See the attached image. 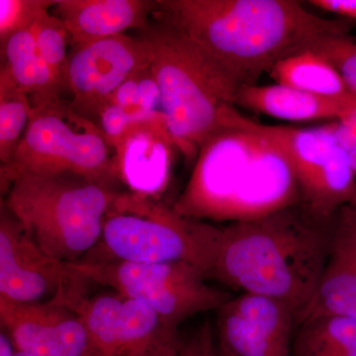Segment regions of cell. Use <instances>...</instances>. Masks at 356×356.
<instances>
[{
	"label": "cell",
	"mask_w": 356,
	"mask_h": 356,
	"mask_svg": "<svg viewBox=\"0 0 356 356\" xmlns=\"http://www.w3.org/2000/svg\"><path fill=\"white\" fill-rule=\"evenodd\" d=\"M268 74L276 84L312 95L330 97L353 95L331 63L310 50L280 60Z\"/></svg>",
	"instance_id": "d6986e66"
},
{
	"label": "cell",
	"mask_w": 356,
	"mask_h": 356,
	"mask_svg": "<svg viewBox=\"0 0 356 356\" xmlns=\"http://www.w3.org/2000/svg\"><path fill=\"white\" fill-rule=\"evenodd\" d=\"M298 204V184L284 149L235 107L201 145L172 207L197 221L232 224Z\"/></svg>",
	"instance_id": "7a4b0ae2"
},
{
	"label": "cell",
	"mask_w": 356,
	"mask_h": 356,
	"mask_svg": "<svg viewBox=\"0 0 356 356\" xmlns=\"http://www.w3.org/2000/svg\"><path fill=\"white\" fill-rule=\"evenodd\" d=\"M175 149L165 117L132 124L114 145L117 181L127 191L159 199L170 180Z\"/></svg>",
	"instance_id": "5bb4252c"
},
{
	"label": "cell",
	"mask_w": 356,
	"mask_h": 356,
	"mask_svg": "<svg viewBox=\"0 0 356 356\" xmlns=\"http://www.w3.org/2000/svg\"><path fill=\"white\" fill-rule=\"evenodd\" d=\"M215 312V355L292 356L298 317L283 302L241 293Z\"/></svg>",
	"instance_id": "7c38bea8"
},
{
	"label": "cell",
	"mask_w": 356,
	"mask_h": 356,
	"mask_svg": "<svg viewBox=\"0 0 356 356\" xmlns=\"http://www.w3.org/2000/svg\"><path fill=\"white\" fill-rule=\"evenodd\" d=\"M346 149L348 152V156H350L351 165H353L356 175V143L350 147H346Z\"/></svg>",
	"instance_id": "1f68e13d"
},
{
	"label": "cell",
	"mask_w": 356,
	"mask_h": 356,
	"mask_svg": "<svg viewBox=\"0 0 356 356\" xmlns=\"http://www.w3.org/2000/svg\"><path fill=\"white\" fill-rule=\"evenodd\" d=\"M90 285L70 264L44 254L1 205L0 297L19 303H63Z\"/></svg>",
	"instance_id": "30bf717a"
},
{
	"label": "cell",
	"mask_w": 356,
	"mask_h": 356,
	"mask_svg": "<svg viewBox=\"0 0 356 356\" xmlns=\"http://www.w3.org/2000/svg\"><path fill=\"white\" fill-rule=\"evenodd\" d=\"M55 0H0V47L16 33L33 27Z\"/></svg>",
	"instance_id": "d4e9b609"
},
{
	"label": "cell",
	"mask_w": 356,
	"mask_h": 356,
	"mask_svg": "<svg viewBox=\"0 0 356 356\" xmlns=\"http://www.w3.org/2000/svg\"><path fill=\"white\" fill-rule=\"evenodd\" d=\"M40 55L51 70L58 84L67 91L65 77L69 65V46L72 41L62 21L51 13L42 14L32 28Z\"/></svg>",
	"instance_id": "603a6c76"
},
{
	"label": "cell",
	"mask_w": 356,
	"mask_h": 356,
	"mask_svg": "<svg viewBox=\"0 0 356 356\" xmlns=\"http://www.w3.org/2000/svg\"><path fill=\"white\" fill-rule=\"evenodd\" d=\"M334 219L316 216L298 204L221 227L208 280L283 302L299 322L322 277Z\"/></svg>",
	"instance_id": "3957f363"
},
{
	"label": "cell",
	"mask_w": 356,
	"mask_h": 356,
	"mask_svg": "<svg viewBox=\"0 0 356 356\" xmlns=\"http://www.w3.org/2000/svg\"><path fill=\"white\" fill-rule=\"evenodd\" d=\"M337 221L348 236L356 266V203L348 204L339 209L337 213Z\"/></svg>",
	"instance_id": "4316f807"
},
{
	"label": "cell",
	"mask_w": 356,
	"mask_h": 356,
	"mask_svg": "<svg viewBox=\"0 0 356 356\" xmlns=\"http://www.w3.org/2000/svg\"><path fill=\"white\" fill-rule=\"evenodd\" d=\"M33 109L27 97L3 70H0V166L13 159L24 137Z\"/></svg>",
	"instance_id": "7402d4cb"
},
{
	"label": "cell",
	"mask_w": 356,
	"mask_h": 356,
	"mask_svg": "<svg viewBox=\"0 0 356 356\" xmlns=\"http://www.w3.org/2000/svg\"><path fill=\"white\" fill-rule=\"evenodd\" d=\"M180 356H195L191 337L187 339H184V348H182L181 355H180Z\"/></svg>",
	"instance_id": "4dcf8cb0"
},
{
	"label": "cell",
	"mask_w": 356,
	"mask_h": 356,
	"mask_svg": "<svg viewBox=\"0 0 356 356\" xmlns=\"http://www.w3.org/2000/svg\"><path fill=\"white\" fill-rule=\"evenodd\" d=\"M236 106L288 121L339 118L356 106V95L330 97L287 86H245L238 90Z\"/></svg>",
	"instance_id": "2e32d148"
},
{
	"label": "cell",
	"mask_w": 356,
	"mask_h": 356,
	"mask_svg": "<svg viewBox=\"0 0 356 356\" xmlns=\"http://www.w3.org/2000/svg\"><path fill=\"white\" fill-rule=\"evenodd\" d=\"M259 125L286 153L303 207L331 219L343 206L356 203V175L337 139L334 122L305 129Z\"/></svg>",
	"instance_id": "9c48e42d"
},
{
	"label": "cell",
	"mask_w": 356,
	"mask_h": 356,
	"mask_svg": "<svg viewBox=\"0 0 356 356\" xmlns=\"http://www.w3.org/2000/svg\"><path fill=\"white\" fill-rule=\"evenodd\" d=\"M310 6L343 16L346 19L356 21V0H310Z\"/></svg>",
	"instance_id": "484cf974"
},
{
	"label": "cell",
	"mask_w": 356,
	"mask_h": 356,
	"mask_svg": "<svg viewBox=\"0 0 356 356\" xmlns=\"http://www.w3.org/2000/svg\"><path fill=\"white\" fill-rule=\"evenodd\" d=\"M156 8L152 0H55L51 13L69 32L72 46L145 31Z\"/></svg>",
	"instance_id": "9a60e30c"
},
{
	"label": "cell",
	"mask_w": 356,
	"mask_h": 356,
	"mask_svg": "<svg viewBox=\"0 0 356 356\" xmlns=\"http://www.w3.org/2000/svg\"><path fill=\"white\" fill-rule=\"evenodd\" d=\"M337 139L346 147L356 143V106L334 122Z\"/></svg>",
	"instance_id": "83f0119b"
},
{
	"label": "cell",
	"mask_w": 356,
	"mask_h": 356,
	"mask_svg": "<svg viewBox=\"0 0 356 356\" xmlns=\"http://www.w3.org/2000/svg\"><path fill=\"white\" fill-rule=\"evenodd\" d=\"M117 187L74 175H22L2 192L1 205L42 250L57 261H81L102 238Z\"/></svg>",
	"instance_id": "5b68a950"
},
{
	"label": "cell",
	"mask_w": 356,
	"mask_h": 356,
	"mask_svg": "<svg viewBox=\"0 0 356 356\" xmlns=\"http://www.w3.org/2000/svg\"><path fill=\"white\" fill-rule=\"evenodd\" d=\"M184 339L143 302L124 299L114 356H180Z\"/></svg>",
	"instance_id": "e0dca14e"
},
{
	"label": "cell",
	"mask_w": 356,
	"mask_h": 356,
	"mask_svg": "<svg viewBox=\"0 0 356 356\" xmlns=\"http://www.w3.org/2000/svg\"><path fill=\"white\" fill-rule=\"evenodd\" d=\"M151 44V70L166 127L187 163L236 107L240 86L193 40L163 21L140 33Z\"/></svg>",
	"instance_id": "277c9868"
},
{
	"label": "cell",
	"mask_w": 356,
	"mask_h": 356,
	"mask_svg": "<svg viewBox=\"0 0 356 356\" xmlns=\"http://www.w3.org/2000/svg\"><path fill=\"white\" fill-rule=\"evenodd\" d=\"M1 330L16 350L31 356H95L86 325L57 301L19 303L0 297Z\"/></svg>",
	"instance_id": "4fadbf2b"
},
{
	"label": "cell",
	"mask_w": 356,
	"mask_h": 356,
	"mask_svg": "<svg viewBox=\"0 0 356 356\" xmlns=\"http://www.w3.org/2000/svg\"><path fill=\"white\" fill-rule=\"evenodd\" d=\"M307 50L331 63L350 92L356 95V36L350 32L332 35L312 44Z\"/></svg>",
	"instance_id": "cb8c5ba5"
},
{
	"label": "cell",
	"mask_w": 356,
	"mask_h": 356,
	"mask_svg": "<svg viewBox=\"0 0 356 356\" xmlns=\"http://www.w3.org/2000/svg\"><path fill=\"white\" fill-rule=\"evenodd\" d=\"M153 19L193 40L240 89L312 44L348 33L355 21L309 13L295 0H156Z\"/></svg>",
	"instance_id": "6da1fadb"
},
{
	"label": "cell",
	"mask_w": 356,
	"mask_h": 356,
	"mask_svg": "<svg viewBox=\"0 0 356 356\" xmlns=\"http://www.w3.org/2000/svg\"><path fill=\"white\" fill-rule=\"evenodd\" d=\"M16 353H17V350H16L10 337L6 331L1 330V334H0V356H15Z\"/></svg>",
	"instance_id": "f546056e"
},
{
	"label": "cell",
	"mask_w": 356,
	"mask_h": 356,
	"mask_svg": "<svg viewBox=\"0 0 356 356\" xmlns=\"http://www.w3.org/2000/svg\"><path fill=\"white\" fill-rule=\"evenodd\" d=\"M114 158V147L95 122L60 100L33 111L13 159L0 166L1 193L22 175H74L117 187Z\"/></svg>",
	"instance_id": "52a82bcc"
},
{
	"label": "cell",
	"mask_w": 356,
	"mask_h": 356,
	"mask_svg": "<svg viewBox=\"0 0 356 356\" xmlns=\"http://www.w3.org/2000/svg\"><path fill=\"white\" fill-rule=\"evenodd\" d=\"M70 266L91 284L111 288L122 298L147 304L177 329L197 314L218 310L233 297L210 285L203 271L185 262L81 259Z\"/></svg>",
	"instance_id": "ba28073f"
},
{
	"label": "cell",
	"mask_w": 356,
	"mask_h": 356,
	"mask_svg": "<svg viewBox=\"0 0 356 356\" xmlns=\"http://www.w3.org/2000/svg\"><path fill=\"white\" fill-rule=\"evenodd\" d=\"M123 301L124 298L115 292L95 296L86 292L65 305L83 320L95 356H114Z\"/></svg>",
	"instance_id": "44dd1931"
},
{
	"label": "cell",
	"mask_w": 356,
	"mask_h": 356,
	"mask_svg": "<svg viewBox=\"0 0 356 356\" xmlns=\"http://www.w3.org/2000/svg\"><path fill=\"white\" fill-rule=\"evenodd\" d=\"M152 62L153 50L143 35H117L72 47L65 77L70 107L95 122L114 91Z\"/></svg>",
	"instance_id": "8fae6325"
},
{
	"label": "cell",
	"mask_w": 356,
	"mask_h": 356,
	"mask_svg": "<svg viewBox=\"0 0 356 356\" xmlns=\"http://www.w3.org/2000/svg\"><path fill=\"white\" fill-rule=\"evenodd\" d=\"M195 356H216L214 350L213 330L210 322L206 321L191 337Z\"/></svg>",
	"instance_id": "f1b7e54d"
},
{
	"label": "cell",
	"mask_w": 356,
	"mask_h": 356,
	"mask_svg": "<svg viewBox=\"0 0 356 356\" xmlns=\"http://www.w3.org/2000/svg\"><path fill=\"white\" fill-rule=\"evenodd\" d=\"M292 356H356V317L322 316L300 323Z\"/></svg>",
	"instance_id": "ffe728a7"
},
{
	"label": "cell",
	"mask_w": 356,
	"mask_h": 356,
	"mask_svg": "<svg viewBox=\"0 0 356 356\" xmlns=\"http://www.w3.org/2000/svg\"><path fill=\"white\" fill-rule=\"evenodd\" d=\"M221 227L182 216L159 199L124 191L112 204L102 238L83 259L185 262L209 274Z\"/></svg>",
	"instance_id": "8992f818"
},
{
	"label": "cell",
	"mask_w": 356,
	"mask_h": 356,
	"mask_svg": "<svg viewBox=\"0 0 356 356\" xmlns=\"http://www.w3.org/2000/svg\"><path fill=\"white\" fill-rule=\"evenodd\" d=\"M15 356H31V355H26V353H20V351H17V353H16Z\"/></svg>",
	"instance_id": "d6a6232c"
},
{
	"label": "cell",
	"mask_w": 356,
	"mask_h": 356,
	"mask_svg": "<svg viewBox=\"0 0 356 356\" xmlns=\"http://www.w3.org/2000/svg\"><path fill=\"white\" fill-rule=\"evenodd\" d=\"M32 28L16 33L1 51V69L27 97L33 111L63 100L64 88L40 55Z\"/></svg>",
	"instance_id": "ac0fdd59"
}]
</instances>
